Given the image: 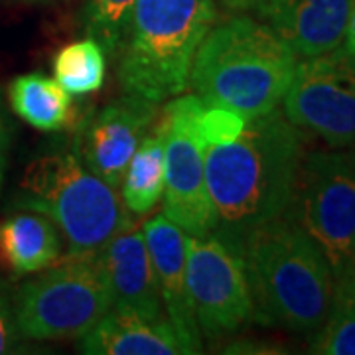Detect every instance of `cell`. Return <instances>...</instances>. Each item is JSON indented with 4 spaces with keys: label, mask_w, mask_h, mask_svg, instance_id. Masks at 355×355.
<instances>
[{
    "label": "cell",
    "mask_w": 355,
    "mask_h": 355,
    "mask_svg": "<svg viewBox=\"0 0 355 355\" xmlns=\"http://www.w3.org/2000/svg\"><path fill=\"white\" fill-rule=\"evenodd\" d=\"M22 352V334L16 326L14 308L0 288V355Z\"/></svg>",
    "instance_id": "23"
},
{
    "label": "cell",
    "mask_w": 355,
    "mask_h": 355,
    "mask_svg": "<svg viewBox=\"0 0 355 355\" xmlns=\"http://www.w3.org/2000/svg\"><path fill=\"white\" fill-rule=\"evenodd\" d=\"M343 46H345V48L355 55V4H354V10H352V16H349V22H347V30H345Z\"/></svg>",
    "instance_id": "26"
},
{
    "label": "cell",
    "mask_w": 355,
    "mask_h": 355,
    "mask_svg": "<svg viewBox=\"0 0 355 355\" xmlns=\"http://www.w3.org/2000/svg\"><path fill=\"white\" fill-rule=\"evenodd\" d=\"M284 216L316 241L334 280L355 272V148L306 150Z\"/></svg>",
    "instance_id": "7"
},
{
    "label": "cell",
    "mask_w": 355,
    "mask_h": 355,
    "mask_svg": "<svg viewBox=\"0 0 355 355\" xmlns=\"http://www.w3.org/2000/svg\"><path fill=\"white\" fill-rule=\"evenodd\" d=\"M16 326L28 340L79 338L111 308L113 292L97 253L67 254L20 286Z\"/></svg>",
    "instance_id": "6"
},
{
    "label": "cell",
    "mask_w": 355,
    "mask_h": 355,
    "mask_svg": "<svg viewBox=\"0 0 355 355\" xmlns=\"http://www.w3.org/2000/svg\"><path fill=\"white\" fill-rule=\"evenodd\" d=\"M196 125H198L200 139L207 148V146L229 144L239 139L247 127V119L227 107L203 101L196 116Z\"/></svg>",
    "instance_id": "22"
},
{
    "label": "cell",
    "mask_w": 355,
    "mask_h": 355,
    "mask_svg": "<svg viewBox=\"0 0 355 355\" xmlns=\"http://www.w3.org/2000/svg\"><path fill=\"white\" fill-rule=\"evenodd\" d=\"M60 253V229L46 216L22 209L0 223V259L16 277L48 268Z\"/></svg>",
    "instance_id": "16"
},
{
    "label": "cell",
    "mask_w": 355,
    "mask_h": 355,
    "mask_svg": "<svg viewBox=\"0 0 355 355\" xmlns=\"http://www.w3.org/2000/svg\"><path fill=\"white\" fill-rule=\"evenodd\" d=\"M137 0H89L83 22L93 38L109 55H119L128 34Z\"/></svg>",
    "instance_id": "21"
},
{
    "label": "cell",
    "mask_w": 355,
    "mask_h": 355,
    "mask_svg": "<svg viewBox=\"0 0 355 355\" xmlns=\"http://www.w3.org/2000/svg\"><path fill=\"white\" fill-rule=\"evenodd\" d=\"M85 355H186L164 316L148 318L139 312L111 308L77 340Z\"/></svg>",
    "instance_id": "15"
},
{
    "label": "cell",
    "mask_w": 355,
    "mask_h": 355,
    "mask_svg": "<svg viewBox=\"0 0 355 355\" xmlns=\"http://www.w3.org/2000/svg\"><path fill=\"white\" fill-rule=\"evenodd\" d=\"M282 113L328 148H355V55L345 46L298 60Z\"/></svg>",
    "instance_id": "8"
},
{
    "label": "cell",
    "mask_w": 355,
    "mask_h": 355,
    "mask_svg": "<svg viewBox=\"0 0 355 355\" xmlns=\"http://www.w3.org/2000/svg\"><path fill=\"white\" fill-rule=\"evenodd\" d=\"M12 121L4 103V95L0 89V190H2V182L6 174V166H8V153H10V144H12Z\"/></svg>",
    "instance_id": "24"
},
{
    "label": "cell",
    "mask_w": 355,
    "mask_h": 355,
    "mask_svg": "<svg viewBox=\"0 0 355 355\" xmlns=\"http://www.w3.org/2000/svg\"><path fill=\"white\" fill-rule=\"evenodd\" d=\"M142 235L153 261L166 318L182 343L184 354H200L202 334L186 284V231L164 214H158L142 225Z\"/></svg>",
    "instance_id": "12"
},
{
    "label": "cell",
    "mask_w": 355,
    "mask_h": 355,
    "mask_svg": "<svg viewBox=\"0 0 355 355\" xmlns=\"http://www.w3.org/2000/svg\"><path fill=\"white\" fill-rule=\"evenodd\" d=\"M16 207L55 223L69 254L97 253L114 235L132 227L119 193L81 164L76 153H50L26 168Z\"/></svg>",
    "instance_id": "5"
},
{
    "label": "cell",
    "mask_w": 355,
    "mask_h": 355,
    "mask_svg": "<svg viewBox=\"0 0 355 355\" xmlns=\"http://www.w3.org/2000/svg\"><path fill=\"white\" fill-rule=\"evenodd\" d=\"M202 103L198 95L174 97L160 121L166 139L164 216L193 237H203L217 225L205 182V144L196 125Z\"/></svg>",
    "instance_id": "10"
},
{
    "label": "cell",
    "mask_w": 355,
    "mask_h": 355,
    "mask_svg": "<svg viewBox=\"0 0 355 355\" xmlns=\"http://www.w3.org/2000/svg\"><path fill=\"white\" fill-rule=\"evenodd\" d=\"M306 154V132L282 109L247 119L237 140L205 148V182L217 225L211 233L241 251L249 231L284 216Z\"/></svg>",
    "instance_id": "1"
},
{
    "label": "cell",
    "mask_w": 355,
    "mask_h": 355,
    "mask_svg": "<svg viewBox=\"0 0 355 355\" xmlns=\"http://www.w3.org/2000/svg\"><path fill=\"white\" fill-rule=\"evenodd\" d=\"M12 111L30 127L53 132L62 130L71 119V95L55 79L42 73L14 77L8 87Z\"/></svg>",
    "instance_id": "18"
},
{
    "label": "cell",
    "mask_w": 355,
    "mask_h": 355,
    "mask_svg": "<svg viewBox=\"0 0 355 355\" xmlns=\"http://www.w3.org/2000/svg\"><path fill=\"white\" fill-rule=\"evenodd\" d=\"M296 65L298 55L270 26L233 12L200 44L188 85L202 101L253 119L280 107Z\"/></svg>",
    "instance_id": "3"
},
{
    "label": "cell",
    "mask_w": 355,
    "mask_h": 355,
    "mask_svg": "<svg viewBox=\"0 0 355 355\" xmlns=\"http://www.w3.org/2000/svg\"><path fill=\"white\" fill-rule=\"evenodd\" d=\"M229 12H254L261 0H219Z\"/></svg>",
    "instance_id": "25"
},
{
    "label": "cell",
    "mask_w": 355,
    "mask_h": 355,
    "mask_svg": "<svg viewBox=\"0 0 355 355\" xmlns=\"http://www.w3.org/2000/svg\"><path fill=\"white\" fill-rule=\"evenodd\" d=\"M253 300V322L314 336L334 296L330 263L316 241L291 217L254 227L241 243Z\"/></svg>",
    "instance_id": "2"
},
{
    "label": "cell",
    "mask_w": 355,
    "mask_h": 355,
    "mask_svg": "<svg viewBox=\"0 0 355 355\" xmlns=\"http://www.w3.org/2000/svg\"><path fill=\"white\" fill-rule=\"evenodd\" d=\"M186 284L200 334L219 338L253 322V300L239 249L216 233L186 235Z\"/></svg>",
    "instance_id": "9"
},
{
    "label": "cell",
    "mask_w": 355,
    "mask_h": 355,
    "mask_svg": "<svg viewBox=\"0 0 355 355\" xmlns=\"http://www.w3.org/2000/svg\"><path fill=\"white\" fill-rule=\"evenodd\" d=\"M156 116L158 103L125 93L81 123L73 153L87 170L119 190L132 154Z\"/></svg>",
    "instance_id": "11"
},
{
    "label": "cell",
    "mask_w": 355,
    "mask_h": 355,
    "mask_svg": "<svg viewBox=\"0 0 355 355\" xmlns=\"http://www.w3.org/2000/svg\"><path fill=\"white\" fill-rule=\"evenodd\" d=\"M53 73L69 95L95 93L105 81V51L93 38L73 42L55 55Z\"/></svg>",
    "instance_id": "20"
},
{
    "label": "cell",
    "mask_w": 355,
    "mask_h": 355,
    "mask_svg": "<svg viewBox=\"0 0 355 355\" xmlns=\"http://www.w3.org/2000/svg\"><path fill=\"white\" fill-rule=\"evenodd\" d=\"M99 259L113 292L114 308L139 312L148 318L164 316L153 261L142 231L130 227L114 235L99 251Z\"/></svg>",
    "instance_id": "14"
},
{
    "label": "cell",
    "mask_w": 355,
    "mask_h": 355,
    "mask_svg": "<svg viewBox=\"0 0 355 355\" xmlns=\"http://www.w3.org/2000/svg\"><path fill=\"white\" fill-rule=\"evenodd\" d=\"M355 0H261L257 18L291 46L298 60L342 46Z\"/></svg>",
    "instance_id": "13"
},
{
    "label": "cell",
    "mask_w": 355,
    "mask_h": 355,
    "mask_svg": "<svg viewBox=\"0 0 355 355\" xmlns=\"http://www.w3.org/2000/svg\"><path fill=\"white\" fill-rule=\"evenodd\" d=\"M164 127L158 123L150 135L140 140L121 184V200L135 216L150 214L162 200L166 186Z\"/></svg>",
    "instance_id": "17"
},
{
    "label": "cell",
    "mask_w": 355,
    "mask_h": 355,
    "mask_svg": "<svg viewBox=\"0 0 355 355\" xmlns=\"http://www.w3.org/2000/svg\"><path fill=\"white\" fill-rule=\"evenodd\" d=\"M216 22V0H137L116 55L123 91L158 105L182 95L193 55Z\"/></svg>",
    "instance_id": "4"
},
{
    "label": "cell",
    "mask_w": 355,
    "mask_h": 355,
    "mask_svg": "<svg viewBox=\"0 0 355 355\" xmlns=\"http://www.w3.org/2000/svg\"><path fill=\"white\" fill-rule=\"evenodd\" d=\"M310 354L355 355V272L336 280L328 316L312 336Z\"/></svg>",
    "instance_id": "19"
}]
</instances>
